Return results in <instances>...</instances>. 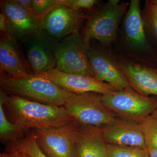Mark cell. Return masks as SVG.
I'll return each instance as SVG.
<instances>
[{"label": "cell", "instance_id": "cell-29", "mask_svg": "<svg viewBox=\"0 0 157 157\" xmlns=\"http://www.w3.org/2000/svg\"><path fill=\"white\" fill-rule=\"evenodd\" d=\"M8 155V157H17L14 153V151L9 146L8 149L6 151Z\"/></svg>", "mask_w": 157, "mask_h": 157}, {"label": "cell", "instance_id": "cell-27", "mask_svg": "<svg viewBox=\"0 0 157 157\" xmlns=\"http://www.w3.org/2000/svg\"><path fill=\"white\" fill-rule=\"evenodd\" d=\"M0 31L2 34L7 33L8 32V24L6 16L1 12L0 13Z\"/></svg>", "mask_w": 157, "mask_h": 157}, {"label": "cell", "instance_id": "cell-10", "mask_svg": "<svg viewBox=\"0 0 157 157\" xmlns=\"http://www.w3.org/2000/svg\"><path fill=\"white\" fill-rule=\"evenodd\" d=\"M73 94L93 92L108 95L118 91L111 85L91 76L60 72L55 69L38 74Z\"/></svg>", "mask_w": 157, "mask_h": 157}, {"label": "cell", "instance_id": "cell-28", "mask_svg": "<svg viewBox=\"0 0 157 157\" xmlns=\"http://www.w3.org/2000/svg\"><path fill=\"white\" fill-rule=\"evenodd\" d=\"M150 157H157V150L154 149L148 148Z\"/></svg>", "mask_w": 157, "mask_h": 157}, {"label": "cell", "instance_id": "cell-21", "mask_svg": "<svg viewBox=\"0 0 157 157\" xmlns=\"http://www.w3.org/2000/svg\"><path fill=\"white\" fill-rule=\"evenodd\" d=\"M142 16L144 25L148 28L157 42V5L154 1H146Z\"/></svg>", "mask_w": 157, "mask_h": 157}, {"label": "cell", "instance_id": "cell-9", "mask_svg": "<svg viewBox=\"0 0 157 157\" xmlns=\"http://www.w3.org/2000/svg\"><path fill=\"white\" fill-rule=\"evenodd\" d=\"M85 17L80 10L59 4L40 20V30L45 31L59 42L79 32Z\"/></svg>", "mask_w": 157, "mask_h": 157}, {"label": "cell", "instance_id": "cell-11", "mask_svg": "<svg viewBox=\"0 0 157 157\" xmlns=\"http://www.w3.org/2000/svg\"><path fill=\"white\" fill-rule=\"evenodd\" d=\"M1 12L6 16L7 33L21 41L40 30V20L35 15L24 9L14 0H6L1 3Z\"/></svg>", "mask_w": 157, "mask_h": 157}, {"label": "cell", "instance_id": "cell-5", "mask_svg": "<svg viewBox=\"0 0 157 157\" xmlns=\"http://www.w3.org/2000/svg\"><path fill=\"white\" fill-rule=\"evenodd\" d=\"M101 96L93 92L73 94L63 107L81 124L102 128L118 119L105 107Z\"/></svg>", "mask_w": 157, "mask_h": 157}, {"label": "cell", "instance_id": "cell-15", "mask_svg": "<svg viewBox=\"0 0 157 157\" xmlns=\"http://www.w3.org/2000/svg\"><path fill=\"white\" fill-rule=\"evenodd\" d=\"M77 157H109L101 128L79 124L76 136Z\"/></svg>", "mask_w": 157, "mask_h": 157}, {"label": "cell", "instance_id": "cell-4", "mask_svg": "<svg viewBox=\"0 0 157 157\" xmlns=\"http://www.w3.org/2000/svg\"><path fill=\"white\" fill-rule=\"evenodd\" d=\"M90 49L79 32L65 37L55 48V69L63 73L94 77L90 62Z\"/></svg>", "mask_w": 157, "mask_h": 157}, {"label": "cell", "instance_id": "cell-24", "mask_svg": "<svg viewBox=\"0 0 157 157\" xmlns=\"http://www.w3.org/2000/svg\"><path fill=\"white\" fill-rule=\"evenodd\" d=\"M98 2L96 0H59L60 5L77 10L91 9Z\"/></svg>", "mask_w": 157, "mask_h": 157}, {"label": "cell", "instance_id": "cell-16", "mask_svg": "<svg viewBox=\"0 0 157 157\" xmlns=\"http://www.w3.org/2000/svg\"><path fill=\"white\" fill-rule=\"evenodd\" d=\"M117 65L135 91L143 96H157V74L153 69L131 63Z\"/></svg>", "mask_w": 157, "mask_h": 157}, {"label": "cell", "instance_id": "cell-8", "mask_svg": "<svg viewBox=\"0 0 157 157\" xmlns=\"http://www.w3.org/2000/svg\"><path fill=\"white\" fill-rule=\"evenodd\" d=\"M79 124L74 120L58 128L33 131L39 147L48 157H77L76 136Z\"/></svg>", "mask_w": 157, "mask_h": 157}, {"label": "cell", "instance_id": "cell-13", "mask_svg": "<svg viewBox=\"0 0 157 157\" xmlns=\"http://www.w3.org/2000/svg\"><path fill=\"white\" fill-rule=\"evenodd\" d=\"M101 130L107 144L147 148L141 127L137 122L117 120Z\"/></svg>", "mask_w": 157, "mask_h": 157}, {"label": "cell", "instance_id": "cell-31", "mask_svg": "<svg viewBox=\"0 0 157 157\" xmlns=\"http://www.w3.org/2000/svg\"><path fill=\"white\" fill-rule=\"evenodd\" d=\"M153 70L154 71H155V73H156V74H157V69H153Z\"/></svg>", "mask_w": 157, "mask_h": 157}, {"label": "cell", "instance_id": "cell-2", "mask_svg": "<svg viewBox=\"0 0 157 157\" xmlns=\"http://www.w3.org/2000/svg\"><path fill=\"white\" fill-rule=\"evenodd\" d=\"M1 89L42 104L62 107L73 94L42 76L32 74L14 78L1 74Z\"/></svg>", "mask_w": 157, "mask_h": 157}, {"label": "cell", "instance_id": "cell-12", "mask_svg": "<svg viewBox=\"0 0 157 157\" xmlns=\"http://www.w3.org/2000/svg\"><path fill=\"white\" fill-rule=\"evenodd\" d=\"M18 41L8 33L2 34L0 39L1 73L11 78H20L33 74Z\"/></svg>", "mask_w": 157, "mask_h": 157}, {"label": "cell", "instance_id": "cell-17", "mask_svg": "<svg viewBox=\"0 0 157 157\" xmlns=\"http://www.w3.org/2000/svg\"><path fill=\"white\" fill-rule=\"evenodd\" d=\"M124 31L127 43L132 48L144 50L148 47L139 0L131 1L124 21Z\"/></svg>", "mask_w": 157, "mask_h": 157}, {"label": "cell", "instance_id": "cell-32", "mask_svg": "<svg viewBox=\"0 0 157 157\" xmlns=\"http://www.w3.org/2000/svg\"><path fill=\"white\" fill-rule=\"evenodd\" d=\"M154 1L155 2V3L157 5V0H155V1Z\"/></svg>", "mask_w": 157, "mask_h": 157}, {"label": "cell", "instance_id": "cell-25", "mask_svg": "<svg viewBox=\"0 0 157 157\" xmlns=\"http://www.w3.org/2000/svg\"><path fill=\"white\" fill-rule=\"evenodd\" d=\"M9 146L14 151V153L17 157H30L25 152L20 148L16 142L11 143Z\"/></svg>", "mask_w": 157, "mask_h": 157}, {"label": "cell", "instance_id": "cell-23", "mask_svg": "<svg viewBox=\"0 0 157 157\" xmlns=\"http://www.w3.org/2000/svg\"><path fill=\"white\" fill-rule=\"evenodd\" d=\"M32 5L34 15L40 20L59 3V0H32Z\"/></svg>", "mask_w": 157, "mask_h": 157}, {"label": "cell", "instance_id": "cell-26", "mask_svg": "<svg viewBox=\"0 0 157 157\" xmlns=\"http://www.w3.org/2000/svg\"><path fill=\"white\" fill-rule=\"evenodd\" d=\"M16 3L26 11L34 14L32 9V0H14Z\"/></svg>", "mask_w": 157, "mask_h": 157}, {"label": "cell", "instance_id": "cell-6", "mask_svg": "<svg viewBox=\"0 0 157 157\" xmlns=\"http://www.w3.org/2000/svg\"><path fill=\"white\" fill-rule=\"evenodd\" d=\"M105 107L126 120L139 123L152 113L157 106L154 98L140 94L132 88H127L101 96Z\"/></svg>", "mask_w": 157, "mask_h": 157}, {"label": "cell", "instance_id": "cell-18", "mask_svg": "<svg viewBox=\"0 0 157 157\" xmlns=\"http://www.w3.org/2000/svg\"><path fill=\"white\" fill-rule=\"evenodd\" d=\"M7 94L0 90V137L3 140L14 142L20 140L24 132L8 120L4 109Z\"/></svg>", "mask_w": 157, "mask_h": 157}, {"label": "cell", "instance_id": "cell-7", "mask_svg": "<svg viewBox=\"0 0 157 157\" xmlns=\"http://www.w3.org/2000/svg\"><path fill=\"white\" fill-rule=\"evenodd\" d=\"M21 41L24 56L33 74H42L56 68V39L40 30Z\"/></svg>", "mask_w": 157, "mask_h": 157}, {"label": "cell", "instance_id": "cell-30", "mask_svg": "<svg viewBox=\"0 0 157 157\" xmlns=\"http://www.w3.org/2000/svg\"><path fill=\"white\" fill-rule=\"evenodd\" d=\"M151 116L157 121V106L153 112L151 113Z\"/></svg>", "mask_w": 157, "mask_h": 157}, {"label": "cell", "instance_id": "cell-22", "mask_svg": "<svg viewBox=\"0 0 157 157\" xmlns=\"http://www.w3.org/2000/svg\"><path fill=\"white\" fill-rule=\"evenodd\" d=\"M15 142L30 157H48L39 147L33 131Z\"/></svg>", "mask_w": 157, "mask_h": 157}, {"label": "cell", "instance_id": "cell-1", "mask_svg": "<svg viewBox=\"0 0 157 157\" xmlns=\"http://www.w3.org/2000/svg\"><path fill=\"white\" fill-rule=\"evenodd\" d=\"M4 105L13 124L24 133L30 129L58 128L75 120L63 106L42 104L18 96L7 94Z\"/></svg>", "mask_w": 157, "mask_h": 157}, {"label": "cell", "instance_id": "cell-3", "mask_svg": "<svg viewBox=\"0 0 157 157\" xmlns=\"http://www.w3.org/2000/svg\"><path fill=\"white\" fill-rule=\"evenodd\" d=\"M128 5L119 0L108 1L88 20L82 36L85 42L90 45V41L94 39L103 45H110L116 38L119 24Z\"/></svg>", "mask_w": 157, "mask_h": 157}, {"label": "cell", "instance_id": "cell-14", "mask_svg": "<svg viewBox=\"0 0 157 157\" xmlns=\"http://www.w3.org/2000/svg\"><path fill=\"white\" fill-rule=\"evenodd\" d=\"M89 59L96 79L109 83L117 91L132 88L117 64L103 52L90 48Z\"/></svg>", "mask_w": 157, "mask_h": 157}, {"label": "cell", "instance_id": "cell-20", "mask_svg": "<svg viewBox=\"0 0 157 157\" xmlns=\"http://www.w3.org/2000/svg\"><path fill=\"white\" fill-rule=\"evenodd\" d=\"M143 132L147 148L157 150V121L148 116L139 122Z\"/></svg>", "mask_w": 157, "mask_h": 157}, {"label": "cell", "instance_id": "cell-19", "mask_svg": "<svg viewBox=\"0 0 157 157\" xmlns=\"http://www.w3.org/2000/svg\"><path fill=\"white\" fill-rule=\"evenodd\" d=\"M109 157H150L148 149L107 144Z\"/></svg>", "mask_w": 157, "mask_h": 157}]
</instances>
